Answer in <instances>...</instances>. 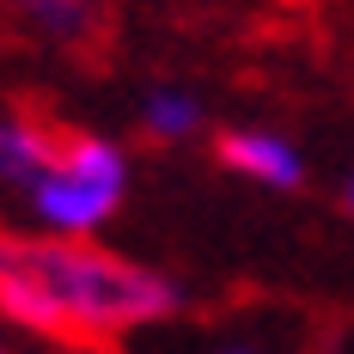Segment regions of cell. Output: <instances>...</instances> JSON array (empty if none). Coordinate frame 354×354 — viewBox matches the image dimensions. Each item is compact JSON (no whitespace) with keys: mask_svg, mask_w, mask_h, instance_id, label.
Here are the masks:
<instances>
[{"mask_svg":"<svg viewBox=\"0 0 354 354\" xmlns=\"http://www.w3.org/2000/svg\"><path fill=\"white\" fill-rule=\"evenodd\" d=\"M220 159H226L232 171L269 183V189H293V183L306 177L299 147L281 141V135H263V129H239V135H226V141H220Z\"/></svg>","mask_w":354,"mask_h":354,"instance_id":"3","label":"cell"},{"mask_svg":"<svg viewBox=\"0 0 354 354\" xmlns=\"http://www.w3.org/2000/svg\"><path fill=\"white\" fill-rule=\"evenodd\" d=\"M141 122H147V135H165V141H177V135H189V129L202 122V110H196V98H189V92L159 86V92H147Z\"/></svg>","mask_w":354,"mask_h":354,"instance_id":"6","label":"cell"},{"mask_svg":"<svg viewBox=\"0 0 354 354\" xmlns=\"http://www.w3.org/2000/svg\"><path fill=\"white\" fill-rule=\"evenodd\" d=\"M25 12H31L37 31L62 37V43L86 37V25H92V6H86V0H25Z\"/></svg>","mask_w":354,"mask_h":354,"instance_id":"7","label":"cell"},{"mask_svg":"<svg viewBox=\"0 0 354 354\" xmlns=\"http://www.w3.org/2000/svg\"><path fill=\"white\" fill-rule=\"evenodd\" d=\"M19 263L31 269L43 293L55 299L62 324H86V330H129V324L165 318L177 306L171 281H159L153 269L116 263L92 245H12Z\"/></svg>","mask_w":354,"mask_h":354,"instance_id":"1","label":"cell"},{"mask_svg":"<svg viewBox=\"0 0 354 354\" xmlns=\"http://www.w3.org/2000/svg\"><path fill=\"white\" fill-rule=\"evenodd\" d=\"M232 354H250V348H232Z\"/></svg>","mask_w":354,"mask_h":354,"instance_id":"9","label":"cell"},{"mask_svg":"<svg viewBox=\"0 0 354 354\" xmlns=\"http://www.w3.org/2000/svg\"><path fill=\"white\" fill-rule=\"evenodd\" d=\"M129 189V159L122 147L104 135H80L55 153V165L25 189L31 214L55 232V239H80V232H98L116 208V196Z\"/></svg>","mask_w":354,"mask_h":354,"instance_id":"2","label":"cell"},{"mask_svg":"<svg viewBox=\"0 0 354 354\" xmlns=\"http://www.w3.org/2000/svg\"><path fill=\"white\" fill-rule=\"evenodd\" d=\"M0 312L19 324H31V330H62V312H55V299L43 293L31 269L19 263V250L0 239Z\"/></svg>","mask_w":354,"mask_h":354,"instance_id":"4","label":"cell"},{"mask_svg":"<svg viewBox=\"0 0 354 354\" xmlns=\"http://www.w3.org/2000/svg\"><path fill=\"white\" fill-rule=\"evenodd\" d=\"M348 202H354V183H348Z\"/></svg>","mask_w":354,"mask_h":354,"instance_id":"8","label":"cell"},{"mask_svg":"<svg viewBox=\"0 0 354 354\" xmlns=\"http://www.w3.org/2000/svg\"><path fill=\"white\" fill-rule=\"evenodd\" d=\"M49 165H55V147H49V135H43V129H31V122L0 116V183L31 189Z\"/></svg>","mask_w":354,"mask_h":354,"instance_id":"5","label":"cell"}]
</instances>
